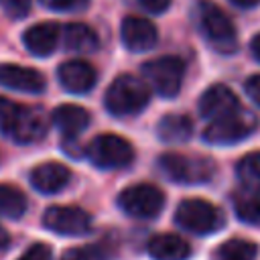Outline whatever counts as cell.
<instances>
[{"label": "cell", "mask_w": 260, "mask_h": 260, "mask_svg": "<svg viewBox=\"0 0 260 260\" xmlns=\"http://www.w3.org/2000/svg\"><path fill=\"white\" fill-rule=\"evenodd\" d=\"M47 128L49 120L43 110L0 98V132L12 142H39L47 134Z\"/></svg>", "instance_id": "obj_1"}, {"label": "cell", "mask_w": 260, "mask_h": 260, "mask_svg": "<svg viewBox=\"0 0 260 260\" xmlns=\"http://www.w3.org/2000/svg\"><path fill=\"white\" fill-rule=\"evenodd\" d=\"M150 100V87L134 75L116 77L106 89L104 104L114 116H132L144 110Z\"/></svg>", "instance_id": "obj_2"}, {"label": "cell", "mask_w": 260, "mask_h": 260, "mask_svg": "<svg viewBox=\"0 0 260 260\" xmlns=\"http://www.w3.org/2000/svg\"><path fill=\"white\" fill-rule=\"evenodd\" d=\"M197 24L201 35L207 39L211 47H215L221 53H232L238 47L236 41V28L230 16L213 2L199 0L197 2Z\"/></svg>", "instance_id": "obj_3"}, {"label": "cell", "mask_w": 260, "mask_h": 260, "mask_svg": "<svg viewBox=\"0 0 260 260\" xmlns=\"http://www.w3.org/2000/svg\"><path fill=\"white\" fill-rule=\"evenodd\" d=\"M162 175L175 183L197 185L207 183L215 173V162L205 156H187L181 152H165L158 158Z\"/></svg>", "instance_id": "obj_4"}, {"label": "cell", "mask_w": 260, "mask_h": 260, "mask_svg": "<svg viewBox=\"0 0 260 260\" xmlns=\"http://www.w3.org/2000/svg\"><path fill=\"white\" fill-rule=\"evenodd\" d=\"M175 221L185 232L195 236H209L223 228L221 211L205 199H183L175 211Z\"/></svg>", "instance_id": "obj_5"}, {"label": "cell", "mask_w": 260, "mask_h": 260, "mask_svg": "<svg viewBox=\"0 0 260 260\" xmlns=\"http://www.w3.org/2000/svg\"><path fill=\"white\" fill-rule=\"evenodd\" d=\"M85 156L98 169L116 171L128 167L134 160V150L130 142L118 134H100L87 144Z\"/></svg>", "instance_id": "obj_6"}, {"label": "cell", "mask_w": 260, "mask_h": 260, "mask_svg": "<svg viewBox=\"0 0 260 260\" xmlns=\"http://www.w3.org/2000/svg\"><path fill=\"white\" fill-rule=\"evenodd\" d=\"M142 73L156 93L162 98H175L183 85L185 63L175 55H165L146 61L142 65Z\"/></svg>", "instance_id": "obj_7"}, {"label": "cell", "mask_w": 260, "mask_h": 260, "mask_svg": "<svg viewBox=\"0 0 260 260\" xmlns=\"http://www.w3.org/2000/svg\"><path fill=\"white\" fill-rule=\"evenodd\" d=\"M254 130H256V118L250 112L240 108L238 112L221 120L209 122V126L203 132V138L207 144H213V146H232L246 140Z\"/></svg>", "instance_id": "obj_8"}, {"label": "cell", "mask_w": 260, "mask_h": 260, "mask_svg": "<svg viewBox=\"0 0 260 260\" xmlns=\"http://www.w3.org/2000/svg\"><path fill=\"white\" fill-rule=\"evenodd\" d=\"M118 205L130 217L152 219L162 211L165 195L158 187H154L150 183H138V185L126 187L118 195Z\"/></svg>", "instance_id": "obj_9"}, {"label": "cell", "mask_w": 260, "mask_h": 260, "mask_svg": "<svg viewBox=\"0 0 260 260\" xmlns=\"http://www.w3.org/2000/svg\"><path fill=\"white\" fill-rule=\"evenodd\" d=\"M43 225L61 236H83L91 230V215L75 205H55L45 211Z\"/></svg>", "instance_id": "obj_10"}, {"label": "cell", "mask_w": 260, "mask_h": 260, "mask_svg": "<svg viewBox=\"0 0 260 260\" xmlns=\"http://www.w3.org/2000/svg\"><path fill=\"white\" fill-rule=\"evenodd\" d=\"M238 110H240V102L236 93L223 83H215L207 87L199 98V114L209 122L221 120Z\"/></svg>", "instance_id": "obj_11"}, {"label": "cell", "mask_w": 260, "mask_h": 260, "mask_svg": "<svg viewBox=\"0 0 260 260\" xmlns=\"http://www.w3.org/2000/svg\"><path fill=\"white\" fill-rule=\"evenodd\" d=\"M120 37L126 49L134 53H142L156 45L158 32L150 20L140 18V16H126L120 26Z\"/></svg>", "instance_id": "obj_12"}, {"label": "cell", "mask_w": 260, "mask_h": 260, "mask_svg": "<svg viewBox=\"0 0 260 260\" xmlns=\"http://www.w3.org/2000/svg\"><path fill=\"white\" fill-rule=\"evenodd\" d=\"M57 77H59V83L71 93H87L93 89L98 81L95 69L87 61H81V59H71L59 65Z\"/></svg>", "instance_id": "obj_13"}, {"label": "cell", "mask_w": 260, "mask_h": 260, "mask_svg": "<svg viewBox=\"0 0 260 260\" xmlns=\"http://www.w3.org/2000/svg\"><path fill=\"white\" fill-rule=\"evenodd\" d=\"M0 85L14 91L41 93L47 81L37 69L14 65V63H0Z\"/></svg>", "instance_id": "obj_14"}, {"label": "cell", "mask_w": 260, "mask_h": 260, "mask_svg": "<svg viewBox=\"0 0 260 260\" xmlns=\"http://www.w3.org/2000/svg\"><path fill=\"white\" fill-rule=\"evenodd\" d=\"M71 181V171L61 162H43L30 171V185L45 195L59 193Z\"/></svg>", "instance_id": "obj_15"}, {"label": "cell", "mask_w": 260, "mask_h": 260, "mask_svg": "<svg viewBox=\"0 0 260 260\" xmlns=\"http://www.w3.org/2000/svg\"><path fill=\"white\" fill-rule=\"evenodd\" d=\"M59 26L57 22H39L28 26L22 32V45L26 47L28 53H32L35 57H47L55 51L57 43H59Z\"/></svg>", "instance_id": "obj_16"}, {"label": "cell", "mask_w": 260, "mask_h": 260, "mask_svg": "<svg viewBox=\"0 0 260 260\" xmlns=\"http://www.w3.org/2000/svg\"><path fill=\"white\" fill-rule=\"evenodd\" d=\"M148 254L152 260H187L191 246L177 234H156L148 240Z\"/></svg>", "instance_id": "obj_17"}, {"label": "cell", "mask_w": 260, "mask_h": 260, "mask_svg": "<svg viewBox=\"0 0 260 260\" xmlns=\"http://www.w3.org/2000/svg\"><path fill=\"white\" fill-rule=\"evenodd\" d=\"M51 120H53L55 128L67 138H75L79 132H83L89 126L87 110H83L81 106H75V104H63V106L55 108L51 114Z\"/></svg>", "instance_id": "obj_18"}, {"label": "cell", "mask_w": 260, "mask_h": 260, "mask_svg": "<svg viewBox=\"0 0 260 260\" xmlns=\"http://www.w3.org/2000/svg\"><path fill=\"white\" fill-rule=\"evenodd\" d=\"M191 134H193V122L189 116L183 114H167L156 124V136L167 144L187 142Z\"/></svg>", "instance_id": "obj_19"}, {"label": "cell", "mask_w": 260, "mask_h": 260, "mask_svg": "<svg viewBox=\"0 0 260 260\" xmlns=\"http://www.w3.org/2000/svg\"><path fill=\"white\" fill-rule=\"evenodd\" d=\"M63 41L65 47L73 53H91L98 49V35L91 26L81 22H69L63 28Z\"/></svg>", "instance_id": "obj_20"}, {"label": "cell", "mask_w": 260, "mask_h": 260, "mask_svg": "<svg viewBox=\"0 0 260 260\" xmlns=\"http://www.w3.org/2000/svg\"><path fill=\"white\" fill-rule=\"evenodd\" d=\"M236 175L242 187L252 193H260V152H250L242 156L236 165Z\"/></svg>", "instance_id": "obj_21"}, {"label": "cell", "mask_w": 260, "mask_h": 260, "mask_svg": "<svg viewBox=\"0 0 260 260\" xmlns=\"http://www.w3.org/2000/svg\"><path fill=\"white\" fill-rule=\"evenodd\" d=\"M24 211H26L24 193L14 185L2 183L0 185V215L10 217V219H18Z\"/></svg>", "instance_id": "obj_22"}, {"label": "cell", "mask_w": 260, "mask_h": 260, "mask_svg": "<svg viewBox=\"0 0 260 260\" xmlns=\"http://www.w3.org/2000/svg\"><path fill=\"white\" fill-rule=\"evenodd\" d=\"M256 252H258V246L254 242L234 238L219 246L217 256H219V260H254Z\"/></svg>", "instance_id": "obj_23"}, {"label": "cell", "mask_w": 260, "mask_h": 260, "mask_svg": "<svg viewBox=\"0 0 260 260\" xmlns=\"http://www.w3.org/2000/svg\"><path fill=\"white\" fill-rule=\"evenodd\" d=\"M234 209H236V215H238L240 221H244L248 225L260 228V195L238 199Z\"/></svg>", "instance_id": "obj_24"}, {"label": "cell", "mask_w": 260, "mask_h": 260, "mask_svg": "<svg viewBox=\"0 0 260 260\" xmlns=\"http://www.w3.org/2000/svg\"><path fill=\"white\" fill-rule=\"evenodd\" d=\"M0 8L10 18H22L30 10V0H0Z\"/></svg>", "instance_id": "obj_25"}, {"label": "cell", "mask_w": 260, "mask_h": 260, "mask_svg": "<svg viewBox=\"0 0 260 260\" xmlns=\"http://www.w3.org/2000/svg\"><path fill=\"white\" fill-rule=\"evenodd\" d=\"M89 0H41L43 6L49 10H59V12H69V10H81L87 6Z\"/></svg>", "instance_id": "obj_26"}, {"label": "cell", "mask_w": 260, "mask_h": 260, "mask_svg": "<svg viewBox=\"0 0 260 260\" xmlns=\"http://www.w3.org/2000/svg\"><path fill=\"white\" fill-rule=\"evenodd\" d=\"M18 260H53L51 248L45 244H32L30 248H26V252L18 258Z\"/></svg>", "instance_id": "obj_27"}, {"label": "cell", "mask_w": 260, "mask_h": 260, "mask_svg": "<svg viewBox=\"0 0 260 260\" xmlns=\"http://www.w3.org/2000/svg\"><path fill=\"white\" fill-rule=\"evenodd\" d=\"M244 89H246V95L260 108V73L248 77L246 83H244Z\"/></svg>", "instance_id": "obj_28"}, {"label": "cell", "mask_w": 260, "mask_h": 260, "mask_svg": "<svg viewBox=\"0 0 260 260\" xmlns=\"http://www.w3.org/2000/svg\"><path fill=\"white\" fill-rule=\"evenodd\" d=\"M134 4L140 6V8L146 10V12H154V14H158V12H165V10L169 8L171 0H134Z\"/></svg>", "instance_id": "obj_29"}, {"label": "cell", "mask_w": 260, "mask_h": 260, "mask_svg": "<svg viewBox=\"0 0 260 260\" xmlns=\"http://www.w3.org/2000/svg\"><path fill=\"white\" fill-rule=\"evenodd\" d=\"M61 260H89V252L87 250H77V248H71L63 254Z\"/></svg>", "instance_id": "obj_30"}, {"label": "cell", "mask_w": 260, "mask_h": 260, "mask_svg": "<svg viewBox=\"0 0 260 260\" xmlns=\"http://www.w3.org/2000/svg\"><path fill=\"white\" fill-rule=\"evenodd\" d=\"M250 53H252V57L260 63V32L252 37V41H250Z\"/></svg>", "instance_id": "obj_31"}, {"label": "cell", "mask_w": 260, "mask_h": 260, "mask_svg": "<svg viewBox=\"0 0 260 260\" xmlns=\"http://www.w3.org/2000/svg\"><path fill=\"white\" fill-rule=\"evenodd\" d=\"M230 4H234V6H238V8L248 10V8L258 6V4H260V0H230Z\"/></svg>", "instance_id": "obj_32"}, {"label": "cell", "mask_w": 260, "mask_h": 260, "mask_svg": "<svg viewBox=\"0 0 260 260\" xmlns=\"http://www.w3.org/2000/svg\"><path fill=\"white\" fill-rule=\"evenodd\" d=\"M6 246H8V234H6V230L0 228V250L6 248Z\"/></svg>", "instance_id": "obj_33"}]
</instances>
